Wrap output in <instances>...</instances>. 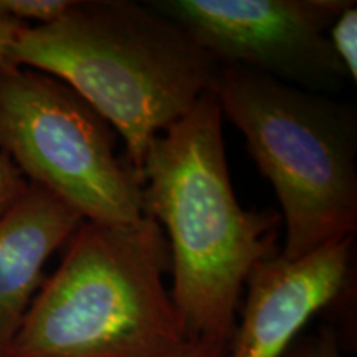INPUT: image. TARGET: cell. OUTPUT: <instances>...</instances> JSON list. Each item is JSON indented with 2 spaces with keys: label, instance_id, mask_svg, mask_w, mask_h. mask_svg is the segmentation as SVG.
<instances>
[{
  "label": "cell",
  "instance_id": "obj_1",
  "mask_svg": "<svg viewBox=\"0 0 357 357\" xmlns=\"http://www.w3.org/2000/svg\"><path fill=\"white\" fill-rule=\"evenodd\" d=\"M213 93L151 142L142 166L144 213L166 234L171 300L187 341L229 346L250 271L276 253L281 215L236 200Z\"/></svg>",
  "mask_w": 357,
  "mask_h": 357
},
{
  "label": "cell",
  "instance_id": "obj_2",
  "mask_svg": "<svg viewBox=\"0 0 357 357\" xmlns=\"http://www.w3.org/2000/svg\"><path fill=\"white\" fill-rule=\"evenodd\" d=\"M10 65L61 79L100 111L141 184L151 142L215 91L222 68L176 22L132 0H75L60 20L25 26Z\"/></svg>",
  "mask_w": 357,
  "mask_h": 357
},
{
  "label": "cell",
  "instance_id": "obj_3",
  "mask_svg": "<svg viewBox=\"0 0 357 357\" xmlns=\"http://www.w3.org/2000/svg\"><path fill=\"white\" fill-rule=\"evenodd\" d=\"M68 242L7 357H164L184 344L164 284L171 252L154 218L83 220Z\"/></svg>",
  "mask_w": 357,
  "mask_h": 357
},
{
  "label": "cell",
  "instance_id": "obj_4",
  "mask_svg": "<svg viewBox=\"0 0 357 357\" xmlns=\"http://www.w3.org/2000/svg\"><path fill=\"white\" fill-rule=\"evenodd\" d=\"M213 95L281 205L289 260L357 230V109L352 101L222 66Z\"/></svg>",
  "mask_w": 357,
  "mask_h": 357
},
{
  "label": "cell",
  "instance_id": "obj_5",
  "mask_svg": "<svg viewBox=\"0 0 357 357\" xmlns=\"http://www.w3.org/2000/svg\"><path fill=\"white\" fill-rule=\"evenodd\" d=\"M118 132L73 88L43 71L0 68V154L84 220L144 215L142 184L116 153Z\"/></svg>",
  "mask_w": 357,
  "mask_h": 357
},
{
  "label": "cell",
  "instance_id": "obj_6",
  "mask_svg": "<svg viewBox=\"0 0 357 357\" xmlns=\"http://www.w3.org/2000/svg\"><path fill=\"white\" fill-rule=\"evenodd\" d=\"M349 0H151L220 66L331 95L351 82L328 32Z\"/></svg>",
  "mask_w": 357,
  "mask_h": 357
},
{
  "label": "cell",
  "instance_id": "obj_7",
  "mask_svg": "<svg viewBox=\"0 0 357 357\" xmlns=\"http://www.w3.org/2000/svg\"><path fill=\"white\" fill-rule=\"evenodd\" d=\"M352 252L349 236L298 260L275 253L257 263L227 357L283 356L312 316L349 293Z\"/></svg>",
  "mask_w": 357,
  "mask_h": 357
},
{
  "label": "cell",
  "instance_id": "obj_8",
  "mask_svg": "<svg viewBox=\"0 0 357 357\" xmlns=\"http://www.w3.org/2000/svg\"><path fill=\"white\" fill-rule=\"evenodd\" d=\"M84 218L68 204L26 181L0 215V357H7L26 311L43 284L48 258Z\"/></svg>",
  "mask_w": 357,
  "mask_h": 357
},
{
  "label": "cell",
  "instance_id": "obj_9",
  "mask_svg": "<svg viewBox=\"0 0 357 357\" xmlns=\"http://www.w3.org/2000/svg\"><path fill=\"white\" fill-rule=\"evenodd\" d=\"M357 3L351 2L342 8L333 22L328 37L339 61L344 66L347 77L357 79Z\"/></svg>",
  "mask_w": 357,
  "mask_h": 357
},
{
  "label": "cell",
  "instance_id": "obj_10",
  "mask_svg": "<svg viewBox=\"0 0 357 357\" xmlns=\"http://www.w3.org/2000/svg\"><path fill=\"white\" fill-rule=\"evenodd\" d=\"M75 0H0V12L20 24L50 25L73 7Z\"/></svg>",
  "mask_w": 357,
  "mask_h": 357
},
{
  "label": "cell",
  "instance_id": "obj_11",
  "mask_svg": "<svg viewBox=\"0 0 357 357\" xmlns=\"http://www.w3.org/2000/svg\"><path fill=\"white\" fill-rule=\"evenodd\" d=\"M281 357H346L337 329L323 324L314 333L298 336Z\"/></svg>",
  "mask_w": 357,
  "mask_h": 357
},
{
  "label": "cell",
  "instance_id": "obj_12",
  "mask_svg": "<svg viewBox=\"0 0 357 357\" xmlns=\"http://www.w3.org/2000/svg\"><path fill=\"white\" fill-rule=\"evenodd\" d=\"M26 187V178L7 155L0 154V215Z\"/></svg>",
  "mask_w": 357,
  "mask_h": 357
},
{
  "label": "cell",
  "instance_id": "obj_13",
  "mask_svg": "<svg viewBox=\"0 0 357 357\" xmlns=\"http://www.w3.org/2000/svg\"><path fill=\"white\" fill-rule=\"evenodd\" d=\"M229 346L212 339H192L164 357H227Z\"/></svg>",
  "mask_w": 357,
  "mask_h": 357
},
{
  "label": "cell",
  "instance_id": "obj_14",
  "mask_svg": "<svg viewBox=\"0 0 357 357\" xmlns=\"http://www.w3.org/2000/svg\"><path fill=\"white\" fill-rule=\"evenodd\" d=\"M25 26L20 22L10 19L6 13L0 12V68L10 65V53L13 45L17 43L20 33L24 32Z\"/></svg>",
  "mask_w": 357,
  "mask_h": 357
}]
</instances>
